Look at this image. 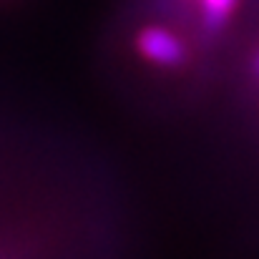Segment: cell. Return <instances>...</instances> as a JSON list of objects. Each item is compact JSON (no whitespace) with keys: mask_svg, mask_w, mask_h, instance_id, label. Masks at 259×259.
Here are the masks:
<instances>
[{"mask_svg":"<svg viewBox=\"0 0 259 259\" xmlns=\"http://www.w3.org/2000/svg\"><path fill=\"white\" fill-rule=\"evenodd\" d=\"M136 51L144 61L161 66V68H179L186 61V46L184 40L171 33L169 28L146 25L136 35Z\"/></svg>","mask_w":259,"mask_h":259,"instance_id":"cell-1","label":"cell"},{"mask_svg":"<svg viewBox=\"0 0 259 259\" xmlns=\"http://www.w3.org/2000/svg\"><path fill=\"white\" fill-rule=\"evenodd\" d=\"M201 5V25L206 33H219L227 20L232 18L234 8H237V0H199Z\"/></svg>","mask_w":259,"mask_h":259,"instance_id":"cell-2","label":"cell"},{"mask_svg":"<svg viewBox=\"0 0 259 259\" xmlns=\"http://www.w3.org/2000/svg\"><path fill=\"white\" fill-rule=\"evenodd\" d=\"M254 73L259 76V53H257V58H254Z\"/></svg>","mask_w":259,"mask_h":259,"instance_id":"cell-3","label":"cell"}]
</instances>
